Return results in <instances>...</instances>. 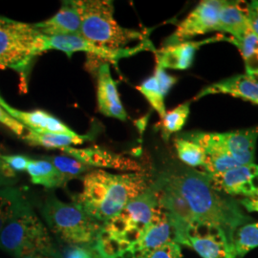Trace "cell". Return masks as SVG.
<instances>
[{
    "instance_id": "6da1fadb",
    "label": "cell",
    "mask_w": 258,
    "mask_h": 258,
    "mask_svg": "<svg viewBox=\"0 0 258 258\" xmlns=\"http://www.w3.org/2000/svg\"><path fill=\"white\" fill-rule=\"evenodd\" d=\"M162 177L182 196L194 221L219 230L233 248L236 231L251 223L238 204L218 191L204 172L184 169Z\"/></svg>"
},
{
    "instance_id": "7a4b0ae2",
    "label": "cell",
    "mask_w": 258,
    "mask_h": 258,
    "mask_svg": "<svg viewBox=\"0 0 258 258\" xmlns=\"http://www.w3.org/2000/svg\"><path fill=\"white\" fill-rule=\"evenodd\" d=\"M150 184L148 176L142 171L116 174L94 169L83 175V190L74 196V203L103 225L117 216Z\"/></svg>"
},
{
    "instance_id": "3957f363",
    "label": "cell",
    "mask_w": 258,
    "mask_h": 258,
    "mask_svg": "<svg viewBox=\"0 0 258 258\" xmlns=\"http://www.w3.org/2000/svg\"><path fill=\"white\" fill-rule=\"evenodd\" d=\"M78 4L82 17L81 36L94 44L120 50L128 48L133 41L148 39L141 31L120 26L110 0H78Z\"/></svg>"
},
{
    "instance_id": "277c9868",
    "label": "cell",
    "mask_w": 258,
    "mask_h": 258,
    "mask_svg": "<svg viewBox=\"0 0 258 258\" xmlns=\"http://www.w3.org/2000/svg\"><path fill=\"white\" fill-rule=\"evenodd\" d=\"M40 37L34 24L0 17V68L19 73L24 87L34 60L41 55Z\"/></svg>"
},
{
    "instance_id": "5b68a950",
    "label": "cell",
    "mask_w": 258,
    "mask_h": 258,
    "mask_svg": "<svg viewBox=\"0 0 258 258\" xmlns=\"http://www.w3.org/2000/svg\"><path fill=\"white\" fill-rule=\"evenodd\" d=\"M41 213L48 228L67 245H94L102 224L94 220L76 203H65L48 194Z\"/></svg>"
},
{
    "instance_id": "8992f818",
    "label": "cell",
    "mask_w": 258,
    "mask_h": 258,
    "mask_svg": "<svg viewBox=\"0 0 258 258\" xmlns=\"http://www.w3.org/2000/svg\"><path fill=\"white\" fill-rule=\"evenodd\" d=\"M0 249L14 256L23 249L57 251L46 227L24 197L10 221L0 232Z\"/></svg>"
},
{
    "instance_id": "52a82bcc",
    "label": "cell",
    "mask_w": 258,
    "mask_h": 258,
    "mask_svg": "<svg viewBox=\"0 0 258 258\" xmlns=\"http://www.w3.org/2000/svg\"><path fill=\"white\" fill-rule=\"evenodd\" d=\"M159 209V185L155 181L102 228L131 247L148 229Z\"/></svg>"
},
{
    "instance_id": "ba28073f",
    "label": "cell",
    "mask_w": 258,
    "mask_h": 258,
    "mask_svg": "<svg viewBox=\"0 0 258 258\" xmlns=\"http://www.w3.org/2000/svg\"><path fill=\"white\" fill-rule=\"evenodd\" d=\"M174 240L194 249L202 258H235L233 248L221 231L213 227L190 222L172 226Z\"/></svg>"
},
{
    "instance_id": "9c48e42d",
    "label": "cell",
    "mask_w": 258,
    "mask_h": 258,
    "mask_svg": "<svg viewBox=\"0 0 258 258\" xmlns=\"http://www.w3.org/2000/svg\"><path fill=\"white\" fill-rule=\"evenodd\" d=\"M40 49L41 54L50 50H56L63 52L68 57H71L77 52H83L87 55L97 56L103 59L105 62H111L113 64H117L121 58L136 55L139 52L146 50L154 52L156 50L149 39H146L135 46L120 50H112L109 48L94 44L83 38L82 36L45 37L42 35L40 37Z\"/></svg>"
},
{
    "instance_id": "30bf717a",
    "label": "cell",
    "mask_w": 258,
    "mask_h": 258,
    "mask_svg": "<svg viewBox=\"0 0 258 258\" xmlns=\"http://www.w3.org/2000/svg\"><path fill=\"white\" fill-rule=\"evenodd\" d=\"M222 0H203L184 18L163 46L172 45L216 31Z\"/></svg>"
},
{
    "instance_id": "8fae6325",
    "label": "cell",
    "mask_w": 258,
    "mask_h": 258,
    "mask_svg": "<svg viewBox=\"0 0 258 258\" xmlns=\"http://www.w3.org/2000/svg\"><path fill=\"white\" fill-rule=\"evenodd\" d=\"M174 240V231L166 212L160 206L159 211L141 238L119 258H145L164 244Z\"/></svg>"
},
{
    "instance_id": "7c38bea8",
    "label": "cell",
    "mask_w": 258,
    "mask_h": 258,
    "mask_svg": "<svg viewBox=\"0 0 258 258\" xmlns=\"http://www.w3.org/2000/svg\"><path fill=\"white\" fill-rule=\"evenodd\" d=\"M209 178L212 185L222 194L241 195L245 198L258 194V165L254 163L236 166Z\"/></svg>"
},
{
    "instance_id": "4fadbf2b",
    "label": "cell",
    "mask_w": 258,
    "mask_h": 258,
    "mask_svg": "<svg viewBox=\"0 0 258 258\" xmlns=\"http://www.w3.org/2000/svg\"><path fill=\"white\" fill-rule=\"evenodd\" d=\"M60 151L64 153L65 155L75 158L91 168H111L127 172L142 171V167L134 160L99 147L86 148L69 147L61 149Z\"/></svg>"
},
{
    "instance_id": "5bb4252c",
    "label": "cell",
    "mask_w": 258,
    "mask_h": 258,
    "mask_svg": "<svg viewBox=\"0 0 258 258\" xmlns=\"http://www.w3.org/2000/svg\"><path fill=\"white\" fill-rule=\"evenodd\" d=\"M219 41H230V37H225L224 35H218L199 41L189 40L172 45L163 46L154 51L156 65L164 68L165 70H186L192 65L194 56L199 48L209 43Z\"/></svg>"
},
{
    "instance_id": "9a60e30c",
    "label": "cell",
    "mask_w": 258,
    "mask_h": 258,
    "mask_svg": "<svg viewBox=\"0 0 258 258\" xmlns=\"http://www.w3.org/2000/svg\"><path fill=\"white\" fill-rule=\"evenodd\" d=\"M34 27L45 37L81 36L82 17L78 0L62 1L60 9L52 18L34 23Z\"/></svg>"
},
{
    "instance_id": "2e32d148",
    "label": "cell",
    "mask_w": 258,
    "mask_h": 258,
    "mask_svg": "<svg viewBox=\"0 0 258 258\" xmlns=\"http://www.w3.org/2000/svg\"><path fill=\"white\" fill-rule=\"evenodd\" d=\"M97 102L102 115L117 120H127V113L120 101L117 83L110 72V65L103 62L97 71Z\"/></svg>"
},
{
    "instance_id": "e0dca14e",
    "label": "cell",
    "mask_w": 258,
    "mask_h": 258,
    "mask_svg": "<svg viewBox=\"0 0 258 258\" xmlns=\"http://www.w3.org/2000/svg\"><path fill=\"white\" fill-rule=\"evenodd\" d=\"M215 94L229 95L258 105V80L247 74L236 75L205 87L194 100Z\"/></svg>"
},
{
    "instance_id": "ac0fdd59",
    "label": "cell",
    "mask_w": 258,
    "mask_h": 258,
    "mask_svg": "<svg viewBox=\"0 0 258 258\" xmlns=\"http://www.w3.org/2000/svg\"><path fill=\"white\" fill-rule=\"evenodd\" d=\"M215 137L240 166L254 163L258 126L224 133L214 132Z\"/></svg>"
},
{
    "instance_id": "d6986e66",
    "label": "cell",
    "mask_w": 258,
    "mask_h": 258,
    "mask_svg": "<svg viewBox=\"0 0 258 258\" xmlns=\"http://www.w3.org/2000/svg\"><path fill=\"white\" fill-rule=\"evenodd\" d=\"M0 105L4 110L20 122L27 130L37 132H56V133H74L72 129L59 119L44 110L23 111L11 106L0 95Z\"/></svg>"
},
{
    "instance_id": "ffe728a7",
    "label": "cell",
    "mask_w": 258,
    "mask_h": 258,
    "mask_svg": "<svg viewBox=\"0 0 258 258\" xmlns=\"http://www.w3.org/2000/svg\"><path fill=\"white\" fill-rule=\"evenodd\" d=\"M177 83V78L168 74L160 66L155 67L154 74L137 86V90L148 101L161 118L166 114L165 99L170 89Z\"/></svg>"
},
{
    "instance_id": "44dd1931",
    "label": "cell",
    "mask_w": 258,
    "mask_h": 258,
    "mask_svg": "<svg viewBox=\"0 0 258 258\" xmlns=\"http://www.w3.org/2000/svg\"><path fill=\"white\" fill-rule=\"evenodd\" d=\"M250 30L248 19V3L242 1H223L216 31L231 35L239 40Z\"/></svg>"
},
{
    "instance_id": "7402d4cb",
    "label": "cell",
    "mask_w": 258,
    "mask_h": 258,
    "mask_svg": "<svg viewBox=\"0 0 258 258\" xmlns=\"http://www.w3.org/2000/svg\"><path fill=\"white\" fill-rule=\"evenodd\" d=\"M22 140L35 147H41L47 149H63V148L80 146L87 140L88 135H79L78 133H56V132H37L27 130Z\"/></svg>"
},
{
    "instance_id": "603a6c76",
    "label": "cell",
    "mask_w": 258,
    "mask_h": 258,
    "mask_svg": "<svg viewBox=\"0 0 258 258\" xmlns=\"http://www.w3.org/2000/svg\"><path fill=\"white\" fill-rule=\"evenodd\" d=\"M26 171L33 184L49 189L63 187L69 182L51 162L44 158L30 159Z\"/></svg>"
},
{
    "instance_id": "cb8c5ba5",
    "label": "cell",
    "mask_w": 258,
    "mask_h": 258,
    "mask_svg": "<svg viewBox=\"0 0 258 258\" xmlns=\"http://www.w3.org/2000/svg\"><path fill=\"white\" fill-rule=\"evenodd\" d=\"M238 48L243 57L246 74L258 77V37L249 30V32L239 40L230 37V41Z\"/></svg>"
},
{
    "instance_id": "d4e9b609",
    "label": "cell",
    "mask_w": 258,
    "mask_h": 258,
    "mask_svg": "<svg viewBox=\"0 0 258 258\" xmlns=\"http://www.w3.org/2000/svg\"><path fill=\"white\" fill-rule=\"evenodd\" d=\"M176 152L178 158L190 167H203L207 160V155L203 148L183 135L174 140Z\"/></svg>"
},
{
    "instance_id": "484cf974",
    "label": "cell",
    "mask_w": 258,
    "mask_h": 258,
    "mask_svg": "<svg viewBox=\"0 0 258 258\" xmlns=\"http://www.w3.org/2000/svg\"><path fill=\"white\" fill-rule=\"evenodd\" d=\"M190 113V102H184L178 105L172 110L166 111L163 118H161L160 126L162 129L163 138L167 141L169 137L181 131L187 120Z\"/></svg>"
},
{
    "instance_id": "4316f807",
    "label": "cell",
    "mask_w": 258,
    "mask_h": 258,
    "mask_svg": "<svg viewBox=\"0 0 258 258\" xmlns=\"http://www.w3.org/2000/svg\"><path fill=\"white\" fill-rule=\"evenodd\" d=\"M94 248L100 258H119L130 248L127 243L110 234L103 228L98 233Z\"/></svg>"
},
{
    "instance_id": "83f0119b",
    "label": "cell",
    "mask_w": 258,
    "mask_h": 258,
    "mask_svg": "<svg viewBox=\"0 0 258 258\" xmlns=\"http://www.w3.org/2000/svg\"><path fill=\"white\" fill-rule=\"evenodd\" d=\"M256 248H258V222L242 226L236 231L234 237V257L243 258L250 250Z\"/></svg>"
},
{
    "instance_id": "f1b7e54d",
    "label": "cell",
    "mask_w": 258,
    "mask_h": 258,
    "mask_svg": "<svg viewBox=\"0 0 258 258\" xmlns=\"http://www.w3.org/2000/svg\"><path fill=\"white\" fill-rule=\"evenodd\" d=\"M25 195L19 188L0 186V232L17 211Z\"/></svg>"
},
{
    "instance_id": "f546056e",
    "label": "cell",
    "mask_w": 258,
    "mask_h": 258,
    "mask_svg": "<svg viewBox=\"0 0 258 258\" xmlns=\"http://www.w3.org/2000/svg\"><path fill=\"white\" fill-rule=\"evenodd\" d=\"M42 158L46 159L51 162L55 168L64 176L68 181H71L75 178H80L83 174L85 175L89 171L93 170V168L85 166L82 162L78 161L77 159L72 157L62 155V156H43Z\"/></svg>"
},
{
    "instance_id": "4dcf8cb0",
    "label": "cell",
    "mask_w": 258,
    "mask_h": 258,
    "mask_svg": "<svg viewBox=\"0 0 258 258\" xmlns=\"http://www.w3.org/2000/svg\"><path fill=\"white\" fill-rule=\"evenodd\" d=\"M58 258H100L94 245H67L58 251Z\"/></svg>"
},
{
    "instance_id": "1f68e13d",
    "label": "cell",
    "mask_w": 258,
    "mask_h": 258,
    "mask_svg": "<svg viewBox=\"0 0 258 258\" xmlns=\"http://www.w3.org/2000/svg\"><path fill=\"white\" fill-rule=\"evenodd\" d=\"M145 258H183V254L181 246L175 241H169Z\"/></svg>"
},
{
    "instance_id": "d6a6232c",
    "label": "cell",
    "mask_w": 258,
    "mask_h": 258,
    "mask_svg": "<svg viewBox=\"0 0 258 258\" xmlns=\"http://www.w3.org/2000/svg\"><path fill=\"white\" fill-rule=\"evenodd\" d=\"M0 123L11 130L15 135H17L19 138L22 139V137L27 132L26 127L23 126L16 119H14L8 112L4 110V108L1 105H0Z\"/></svg>"
},
{
    "instance_id": "836d02e7",
    "label": "cell",
    "mask_w": 258,
    "mask_h": 258,
    "mask_svg": "<svg viewBox=\"0 0 258 258\" xmlns=\"http://www.w3.org/2000/svg\"><path fill=\"white\" fill-rule=\"evenodd\" d=\"M0 158L6 163V165L17 174L18 172H23L27 170L30 159L24 155H5L1 154Z\"/></svg>"
},
{
    "instance_id": "e575fe53",
    "label": "cell",
    "mask_w": 258,
    "mask_h": 258,
    "mask_svg": "<svg viewBox=\"0 0 258 258\" xmlns=\"http://www.w3.org/2000/svg\"><path fill=\"white\" fill-rule=\"evenodd\" d=\"M16 258H58V251L47 252L36 249H26L21 250Z\"/></svg>"
},
{
    "instance_id": "d590c367",
    "label": "cell",
    "mask_w": 258,
    "mask_h": 258,
    "mask_svg": "<svg viewBox=\"0 0 258 258\" xmlns=\"http://www.w3.org/2000/svg\"><path fill=\"white\" fill-rule=\"evenodd\" d=\"M248 19L250 30L258 37V1L256 0L248 3Z\"/></svg>"
},
{
    "instance_id": "8d00e7d4",
    "label": "cell",
    "mask_w": 258,
    "mask_h": 258,
    "mask_svg": "<svg viewBox=\"0 0 258 258\" xmlns=\"http://www.w3.org/2000/svg\"><path fill=\"white\" fill-rule=\"evenodd\" d=\"M241 206L248 212H258V194L240 201Z\"/></svg>"
},
{
    "instance_id": "74e56055",
    "label": "cell",
    "mask_w": 258,
    "mask_h": 258,
    "mask_svg": "<svg viewBox=\"0 0 258 258\" xmlns=\"http://www.w3.org/2000/svg\"><path fill=\"white\" fill-rule=\"evenodd\" d=\"M3 150V147L0 145V155H1V151ZM0 175L3 178L7 179L12 182V180L16 177V173L10 168L9 166L6 165V163L0 158Z\"/></svg>"
},
{
    "instance_id": "f35d334b",
    "label": "cell",
    "mask_w": 258,
    "mask_h": 258,
    "mask_svg": "<svg viewBox=\"0 0 258 258\" xmlns=\"http://www.w3.org/2000/svg\"><path fill=\"white\" fill-rule=\"evenodd\" d=\"M12 184V182L3 178L2 176L0 175V186H9V184Z\"/></svg>"
}]
</instances>
